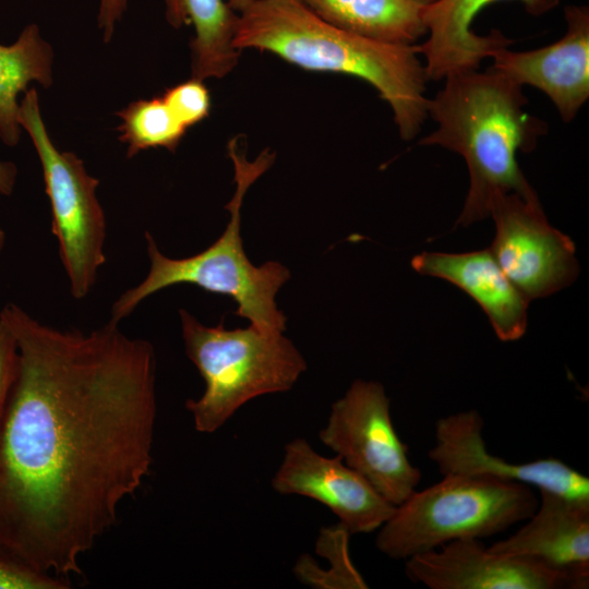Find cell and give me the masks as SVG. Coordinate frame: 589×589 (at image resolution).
<instances>
[{
	"label": "cell",
	"instance_id": "1",
	"mask_svg": "<svg viewBox=\"0 0 589 589\" xmlns=\"http://www.w3.org/2000/svg\"><path fill=\"white\" fill-rule=\"evenodd\" d=\"M0 318L17 347L0 417V539L37 570L70 579L149 473L155 350L111 321L62 330L14 303Z\"/></svg>",
	"mask_w": 589,
	"mask_h": 589
},
{
	"label": "cell",
	"instance_id": "2",
	"mask_svg": "<svg viewBox=\"0 0 589 589\" xmlns=\"http://www.w3.org/2000/svg\"><path fill=\"white\" fill-rule=\"evenodd\" d=\"M233 46L269 51L309 71L360 77L386 100L405 140L420 130L428 99L418 47L363 37L322 20L299 0H253L238 14Z\"/></svg>",
	"mask_w": 589,
	"mask_h": 589
},
{
	"label": "cell",
	"instance_id": "3",
	"mask_svg": "<svg viewBox=\"0 0 589 589\" xmlns=\"http://www.w3.org/2000/svg\"><path fill=\"white\" fill-rule=\"evenodd\" d=\"M445 79V86L428 101V112L438 128L420 145H441L466 160L470 185L456 225L490 216L494 201L507 193L538 199L516 155L532 151L546 125L525 111L521 85L493 68Z\"/></svg>",
	"mask_w": 589,
	"mask_h": 589
},
{
	"label": "cell",
	"instance_id": "4",
	"mask_svg": "<svg viewBox=\"0 0 589 589\" xmlns=\"http://www.w3.org/2000/svg\"><path fill=\"white\" fill-rule=\"evenodd\" d=\"M235 167L236 191L225 206L230 220L221 236L204 251L184 259L163 254L153 236L145 233L151 262L147 276L124 291L111 308L110 321L119 323L146 298L178 284L197 286L208 292L228 296L238 304L236 314L265 332L284 333L287 317L277 308L275 297L290 278L289 269L277 261L255 266L248 259L240 235L241 207L248 189L274 163L275 154L264 149L249 161L237 137L228 144Z\"/></svg>",
	"mask_w": 589,
	"mask_h": 589
},
{
	"label": "cell",
	"instance_id": "5",
	"mask_svg": "<svg viewBox=\"0 0 589 589\" xmlns=\"http://www.w3.org/2000/svg\"><path fill=\"white\" fill-rule=\"evenodd\" d=\"M179 315L185 353L205 383L202 396L185 402L200 433L216 432L251 399L291 389L306 370L283 333L228 329L224 320L205 326L183 309Z\"/></svg>",
	"mask_w": 589,
	"mask_h": 589
},
{
	"label": "cell",
	"instance_id": "6",
	"mask_svg": "<svg viewBox=\"0 0 589 589\" xmlns=\"http://www.w3.org/2000/svg\"><path fill=\"white\" fill-rule=\"evenodd\" d=\"M539 500L531 486L484 477L445 474L396 506L378 528L377 550L393 560L459 539H483L527 520Z\"/></svg>",
	"mask_w": 589,
	"mask_h": 589
},
{
	"label": "cell",
	"instance_id": "7",
	"mask_svg": "<svg viewBox=\"0 0 589 589\" xmlns=\"http://www.w3.org/2000/svg\"><path fill=\"white\" fill-rule=\"evenodd\" d=\"M19 123L32 139L43 167L52 212V233L75 299L85 298L105 263V214L96 196L99 181L83 161L52 143L41 118L37 92L27 89L20 103Z\"/></svg>",
	"mask_w": 589,
	"mask_h": 589
},
{
	"label": "cell",
	"instance_id": "8",
	"mask_svg": "<svg viewBox=\"0 0 589 589\" xmlns=\"http://www.w3.org/2000/svg\"><path fill=\"white\" fill-rule=\"evenodd\" d=\"M320 441L365 478L393 505L407 500L421 481L390 416L384 386L354 381L330 407Z\"/></svg>",
	"mask_w": 589,
	"mask_h": 589
},
{
	"label": "cell",
	"instance_id": "9",
	"mask_svg": "<svg viewBox=\"0 0 589 589\" xmlns=\"http://www.w3.org/2000/svg\"><path fill=\"white\" fill-rule=\"evenodd\" d=\"M490 216L496 229L490 250L529 301L550 296L577 278L574 242L549 224L538 199L517 193L501 195Z\"/></svg>",
	"mask_w": 589,
	"mask_h": 589
},
{
	"label": "cell",
	"instance_id": "10",
	"mask_svg": "<svg viewBox=\"0 0 589 589\" xmlns=\"http://www.w3.org/2000/svg\"><path fill=\"white\" fill-rule=\"evenodd\" d=\"M272 486L323 504L350 534L378 530L396 508L339 456H323L301 437L285 445Z\"/></svg>",
	"mask_w": 589,
	"mask_h": 589
},
{
	"label": "cell",
	"instance_id": "11",
	"mask_svg": "<svg viewBox=\"0 0 589 589\" xmlns=\"http://www.w3.org/2000/svg\"><path fill=\"white\" fill-rule=\"evenodd\" d=\"M484 422L477 410L459 411L435 423V444L428 457L445 474L519 482L570 498L589 501V479L564 461L542 458L508 462L491 454L483 440Z\"/></svg>",
	"mask_w": 589,
	"mask_h": 589
},
{
	"label": "cell",
	"instance_id": "12",
	"mask_svg": "<svg viewBox=\"0 0 589 589\" xmlns=\"http://www.w3.org/2000/svg\"><path fill=\"white\" fill-rule=\"evenodd\" d=\"M406 576L430 589H576L572 578L533 558L459 539L405 560Z\"/></svg>",
	"mask_w": 589,
	"mask_h": 589
},
{
	"label": "cell",
	"instance_id": "13",
	"mask_svg": "<svg viewBox=\"0 0 589 589\" xmlns=\"http://www.w3.org/2000/svg\"><path fill=\"white\" fill-rule=\"evenodd\" d=\"M567 29L557 41L536 50L496 49L493 69L519 85L544 92L564 121H570L589 96V9L566 5Z\"/></svg>",
	"mask_w": 589,
	"mask_h": 589
},
{
	"label": "cell",
	"instance_id": "14",
	"mask_svg": "<svg viewBox=\"0 0 589 589\" xmlns=\"http://www.w3.org/2000/svg\"><path fill=\"white\" fill-rule=\"evenodd\" d=\"M540 501L528 521L492 552L525 556L568 575L576 589L589 584V501L539 491Z\"/></svg>",
	"mask_w": 589,
	"mask_h": 589
},
{
	"label": "cell",
	"instance_id": "15",
	"mask_svg": "<svg viewBox=\"0 0 589 589\" xmlns=\"http://www.w3.org/2000/svg\"><path fill=\"white\" fill-rule=\"evenodd\" d=\"M498 0H433L424 11L423 22L429 38L417 46L425 57L428 79L441 80L447 75L477 70L486 57L513 41L493 31L479 36L471 29L476 15L485 5ZM526 11L541 15L554 9L560 0H519Z\"/></svg>",
	"mask_w": 589,
	"mask_h": 589
},
{
	"label": "cell",
	"instance_id": "16",
	"mask_svg": "<svg viewBox=\"0 0 589 589\" xmlns=\"http://www.w3.org/2000/svg\"><path fill=\"white\" fill-rule=\"evenodd\" d=\"M422 275L445 279L468 293L488 315L503 341L527 328L529 300L506 277L490 249L467 253L422 252L411 260Z\"/></svg>",
	"mask_w": 589,
	"mask_h": 589
},
{
	"label": "cell",
	"instance_id": "17",
	"mask_svg": "<svg viewBox=\"0 0 589 589\" xmlns=\"http://www.w3.org/2000/svg\"><path fill=\"white\" fill-rule=\"evenodd\" d=\"M166 20L175 28L193 25L190 43L192 77L220 79L238 63L240 50L233 46L238 14L225 0H164Z\"/></svg>",
	"mask_w": 589,
	"mask_h": 589
},
{
	"label": "cell",
	"instance_id": "18",
	"mask_svg": "<svg viewBox=\"0 0 589 589\" xmlns=\"http://www.w3.org/2000/svg\"><path fill=\"white\" fill-rule=\"evenodd\" d=\"M327 23L371 39L411 45L426 33L433 0H299Z\"/></svg>",
	"mask_w": 589,
	"mask_h": 589
},
{
	"label": "cell",
	"instance_id": "19",
	"mask_svg": "<svg viewBox=\"0 0 589 589\" xmlns=\"http://www.w3.org/2000/svg\"><path fill=\"white\" fill-rule=\"evenodd\" d=\"M52 60V49L36 24L24 27L14 44L0 45V137L8 146L20 141L19 94L32 82L49 87Z\"/></svg>",
	"mask_w": 589,
	"mask_h": 589
},
{
	"label": "cell",
	"instance_id": "20",
	"mask_svg": "<svg viewBox=\"0 0 589 589\" xmlns=\"http://www.w3.org/2000/svg\"><path fill=\"white\" fill-rule=\"evenodd\" d=\"M117 115L122 121L119 140L128 145V157L156 147L175 152L188 130L161 96L133 101Z\"/></svg>",
	"mask_w": 589,
	"mask_h": 589
},
{
	"label": "cell",
	"instance_id": "21",
	"mask_svg": "<svg viewBox=\"0 0 589 589\" xmlns=\"http://www.w3.org/2000/svg\"><path fill=\"white\" fill-rule=\"evenodd\" d=\"M71 580L37 570L0 539V589H68Z\"/></svg>",
	"mask_w": 589,
	"mask_h": 589
},
{
	"label": "cell",
	"instance_id": "22",
	"mask_svg": "<svg viewBox=\"0 0 589 589\" xmlns=\"http://www.w3.org/2000/svg\"><path fill=\"white\" fill-rule=\"evenodd\" d=\"M161 98L187 129L209 115V92L201 80L192 77L166 89Z\"/></svg>",
	"mask_w": 589,
	"mask_h": 589
},
{
	"label": "cell",
	"instance_id": "23",
	"mask_svg": "<svg viewBox=\"0 0 589 589\" xmlns=\"http://www.w3.org/2000/svg\"><path fill=\"white\" fill-rule=\"evenodd\" d=\"M17 365V347L13 333L0 318V417L2 414Z\"/></svg>",
	"mask_w": 589,
	"mask_h": 589
},
{
	"label": "cell",
	"instance_id": "24",
	"mask_svg": "<svg viewBox=\"0 0 589 589\" xmlns=\"http://www.w3.org/2000/svg\"><path fill=\"white\" fill-rule=\"evenodd\" d=\"M128 3L129 0H99L97 22L105 41L111 39L116 24L121 20Z\"/></svg>",
	"mask_w": 589,
	"mask_h": 589
},
{
	"label": "cell",
	"instance_id": "25",
	"mask_svg": "<svg viewBox=\"0 0 589 589\" xmlns=\"http://www.w3.org/2000/svg\"><path fill=\"white\" fill-rule=\"evenodd\" d=\"M16 167L11 161H0V193L10 195L16 180Z\"/></svg>",
	"mask_w": 589,
	"mask_h": 589
},
{
	"label": "cell",
	"instance_id": "26",
	"mask_svg": "<svg viewBox=\"0 0 589 589\" xmlns=\"http://www.w3.org/2000/svg\"><path fill=\"white\" fill-rule=\"evenodd\" d=\"M235 12H242L253 0H225Z\"/></svg>",
	"mask_w": 589,
	"mask_h": 589
},
{
	"label": "cell",
	"instance_id": "27",
	"mask_svg": "<svg viewBox=\"0 0 589 589\" xmlns=\"http://www.w3.org/2000/svg\"><path fill=\"white\" fill-rule=\"evenodd\" d=\"M4 242H5V233L3 229L0 227V253L4 247Z\"/></svg>",
	"mask_w": 589,
	"mask_h": 589
}]
</instances>
